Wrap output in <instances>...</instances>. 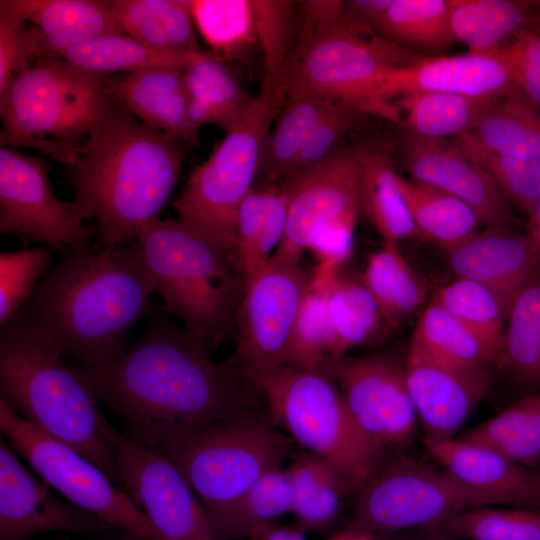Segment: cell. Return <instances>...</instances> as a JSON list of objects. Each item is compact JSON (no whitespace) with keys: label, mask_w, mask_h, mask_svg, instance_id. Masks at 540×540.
<instances>
[{"label":"cell","mask_w":540,"mask_h":540,"mask_svg":"<svg viewBox=\"0 0 540 540\" xmlns=\"http://www.w3.org/2000/svg\"><path fill=\"white\" fill-rule=\"evenodd\" d=\"M170 315L156 308L143 335L110 363L77 366L99 403L123 421V434L158 451L258 405L230 359L211 360Z\"/></svg>","instance_id":"1"},{"label":"cell","mask_w":540,"mask_h":540,"mask_svg":"<svg viewBox=\"0 0 540 540\" xmlns=\"http://www.w3.org/2000/svg\"><path fill=\"white\" fill-rule=\"evenodd\" d=\"M156 291L137 242L100 252L74 248L39 280L19 313L78 367L104 366L129 346V333Z\"/></svg>","instance_id":"2"},{"label":"cell","mask_w":540,"mask_h":540,"mask_svg":"<svg viewBox=\"0 0 540 540\" xmlns=\"http://www.w3.org/2000/svg\"><path fill=\"white\" fill-rule=\"evenodd\" d=\"M183 143L115 100L65 170L80 216L97 222L93 251L131 243L159 219L178 180Z\"/></svg>","instance_id":"3"},{"label":"cell","mask_w":540,"mask_h":540,"mask_svg":"<svg viewBox=\"0 0 540 540\" xmlns=\"http://www.w3.org/2000/svg\"><path fill=\"white\" fill-rule=\"evenodd\" d=\"M20 313L0 329V399L16 414L88 458L121 486L115 436L78 367Z\"/></svg>","instance_id":"4"},{"label":"cell","mask_w":540,"mask_h":540,"mask_svg":"<svg viewBox=\"0 0 540 540\" xmlns=\"http://www.w3.org/2000/svg\"><path fill=\"white\" fill-rule=\"evenodd\" d=\"M301 19L285 67L284 99L313 96L399 124L381 88L388 76L423 57L353 19L340 0L300 2Z\"/></svg>","instance_id":"5"},{"label":"cell","mask_w":540,"mask_h":540,"mask_svg":"<svg viewBox=\"0 0 540 540\" xmlns=\"http://www.w3.org/2000/svg\"><path fill=\"white\" fill-rule=\"evenodd\" d=\"M135 240L164 308L208 353L233 333L247 289L234 255L200 239L178 219H157Z\"/></svg>","instance_id":"6"},{"label":"cell","mask_w":540,"mask_h":540,"mask_svg":"<svg viewBox=\"0 0 540 540\" xmlns=\"http://www.w3.org/2000/svg\"><path fill=\"white\" fill-rule=\"evenodd\" d=\"M102 77L49 54L15 76L0 92L1 147H28L66 166L79 140L113 108Z\"/></svg>","instance_id":"7"},{"label":"cell","mask_w":540,"mask_h":540,"mask_svg":"<svg viewBox=\"0 0 540 540\" xmlns=\"http://www.w3.org/2000/svg\"><path fill=\"white\" fill-rule=\"evenodd\" d=\"M284 102L280 87L262 82L244 117L193 170L174 201L178 220L211 246L235 256L241 203L254 188L264 145Z\"/></svg>","instance_id":"8"},{"label":"cell","mask_w":540,"mask_h":540,"mask_svg":"<svg viewBox=\"0 0 540 540\" xmlns=\"http://www.w3.org/2000/svg\"><path fill=\"white\" fill-rule=\"evenodd\" d=\"M292 442L267 409L257 405L159 452L180 471L210 516L266 474L284 468L294 453Z\"/></svg>","instance_id":"9"},{"label":"cell","mask_w":540,"mask_h":540,"mask_svg":"<svg viewBox=\"0 0 540 540\" xmlns=\"http://www.w3.org/2000/svg\"><path fill=\"white\" fill-rule=\"evenodd\" d=\"M257 389L273 422L303 450L336 465L357 491L383 465L385 449L358 427L327 370L283 366Z\"/></svg>","instance_id":"10"},{"label":"cell","mask_w":540,"mask_h":540,"mask_svg":"<svg viewBox=\"0 0 540 540\" xmlns=\"http://www.w3.org/2000/svg\"><path fill=\"white\" fill-rule=\"evenodd\" d=\"M4 439L71 504L138 540H164L144 511L88 458L16 414L0 399Z\"/></svg>","instance_id":"11"},{"label":"cell","mask_w":540,"mask_h":540,"mask_svg":"<svg viewBox=\"0 0 540 540\" xmlns=\"http://www.w3.org/2000/svg\"><path fill=\"white\" fill-rule=\"evenodd\" d=\"M357 492L349 527L375 534L426 528L457 512L500 505L444 468L407 457L383 463Z\"/></svg>","instance_id":"12"},{"label":"cell","mask_w":540,"mask_h":540,"mask_svg":"<svg viewBox=\"0 0 540 540\" xmlns=\"http://www.w3.org/2000/svg\"><path fill=\"white\" fill-rule=\"evenodd\" d=\"M300 262H269L239 306L229 358L254 387L286 365L293 327L311 283Z\"/></svg>","instance_id":"13"},{"label":"cell","mask_w":540,"mask_h":540,"mask_svg":"<svg viewBox=\"0 0 540 540\" xmlns=\"http://www.w3.org/2000/svg\"><path fill=\"white\" fill-rule=\"evenodd\" d=\"M49 171L42 157L0 148V233L24 246L44 242L61 255L90 246L96 226H84L73 199L57 197Z\"/></svg>","instance_id":"14"},{"label":"cell","mask_w":540,"mask_h":540,"mask_svg":"<svg viewBox=\"0 0 540 540\" xmlns=\"http://www.w3.org/2000/svg\"><path fill=\"white\" fill-rule=\"evenodd\" d=\"M336 381L354 421L376 445L406 443L418 417L409 393L405 361L393 351L342 356L324 368Z\"/></svg>","instance_id":"15"},{"label":"cell","mask_w":540,"mask_h":540,"mask_svg":"<svg viewBox=\"0 0 540 540\" xmlns=\"http://www.w3.org/2000/svg\"><path fill=\"white\" fill-rule=\"evenodd\" d=\"M280 182L287 195V224L269 262H300L319 229L362 211L357 145L344 141L318 165Z\"/></svg>","instance_id":"16"},{"label":"cell","mask_w":540,"mask_h":540,"mask_svg":"<svg viewBox=\"0 0 540 540\" xmlns=\"http://www.w3.org/2000/svg\"><path fill=\"white\" fill-rule=\"evenodd\" d=\"M115 446L122 488L164 540H217L201 501L165 455L119 432Z\"/></svg>","instance_id":"17"},{"label":"cell","mask_w":540,"mask_h":540,"mask_svg":"<svg viewBox=\"0 0 540 540\" xmlns=\"http://www.w3.org/2000/svg\"><path fill=\"white\" fill-rule=\"evenodd\" d=\"M0 438V540H30L47 532L106 537L114 532L93 514L56 497Z\"/></svg>","instance_id":"18"},{"label":"cell","mask_w":540,"mask_h":540,"mask_svg":"<svg viewBox=\"0 0 540 540\" xmlns=\"http://www.w3.org/2000/svg\"><path fill=\"white\" fill-rule=\"evenodd\" d=\"M405 369L409 393L426 438H454L495 383L492 368L454 365L412 344Z\"/></svg>","instance_id":"19"},{"label":"cell","mask_w":540,"mask_h":540,"mask_svg":"<svg viewBox=\"0 0 540 540\" xmlns=\"http://www.w3.org/2000/svg\"><path fill=\"white\" fill-rule=\"evenodd\" d=\"M400 155L410 179L431 185L467 203L485 227L517 223L512 207L492 179L454 141L404 133Z\"/></svg>","instance_id":"20"},{"label":"cell","mask_w":540,"mask_h":540,"mask_svg":"<svg viewBox=\"0 0 540 540\" xmlns=\"http://www.w3.org/2000/svg\"><path fill=\"white\" fill-rule=\"evenodd\" d=\"M412 92H442L505 99L518 94L513 70L500 50L492 53L423 56L392 72L380 96L392 100Z\"/></svg>","instance_id":"21"},{"label":"cell","mask_w":540,"mask_h":540,"mask_svg":"<svg viewBox=\"0 0 540 540\" xmlns=\"http://www.w3.org/2000/svg\"><path fill=\"white\" fill-rule=\"evenodd\" d=\"M425 445L440 466L462 484L495 498L500 505L540 511V472L458 437H425Z\"/></svg>","instance_id":"22"},{"label":"cell","mask_w":540,"mask_h":540,"mask_svg":"<svg viewBox=\"0 0 540 540\" xmlns=\"http://www.w3.org/2000/svg\"><path fill=\"white\" fill-rule=\"evenodd\" d=\"M451 271L493 290L507 305L526 285L540 278L536 257L525 234L511 227L478 230L445 252Z\"/></svg>","instance_id":"23"},{"label":"cell","mask_w":540,"mask_h":540,"mask_svg":"<svg viewBox=\"0 0 540 540\" xmlns=\"http://www.w3.org/2000/svg\"><path fill=\"white\" fill-rule=\"evenodd\" d=\"M109 95L147 126L196 145L187 117L184 69L155 68L102 77Z\"/></svg>","instance_id":"24"},{"label":"cell","mask_w":540,"mask_h":540,"mask_svg":"<svg viewBox=\"0 0 540 540\" xmlns=\"http://www.w3.org/2000/svg\"><path fill=\"white\" fill-rule=\"evenodd\" d=\"M357 145L360 164L361 210L383 242L419 238L399 184L400 174L388 149L369 141Z\"/></svg>","instance_id":"25"},{"label":"cell","mask_w":540,"mask_h":540,"mask_svg":"<svg viewBox=\"0 0 540 540\" xmlns=\"http://www.w3.org/2000/svg\"><path fill=\"white\" fill-rule=\"evenodd\" d=\"M454 36L471 53H492L509 45L521 32L537 29L540 7L524 0H449Z\"/></svg>","instance_id":"26"},{"label":"cell","mask_w":540,"mask_h":540,"mask_svg":"<svg viewBox=\"0 0 540 540\" xmlns=\"http://www.w3.org/2000/svg\"><path fill=\"white\" fill-rule=\"evenodd\" d=\"M287 224V195L281 182L254 187L240 205L235 258L246 286L268 265Z\"/></svg>","instance_id":"27"},{"label":"cell","mask_w":540,"mask_h":540,"mask_svg":"<svg viewBox=\"0 0 540 540\" xmlns=\"http://www.w3.org/2000/svg\"><path fill=\"white\" fill-rule=\"evenodd\" d=\"M187 117L199 131L207 124L229 131L248 112L254 96L246 93L227 63L202 51L184 69Z\"/></svg>","instance_id":"28"},{"label":"cell","mask_w":540,"mask_h":540,"mask_svg":"<svg viewBox=\"0 0 540 540\" xmlns=\"http://www.w3.org/2000/svg\"><path fill=\"white\" fill-rule=\"evenodd\" d=\"M12 3L41 31L49 51L56 55L102 35L124 33L110 1L12 0Z\"/></svg>","instance_id":"29"},{"label":"cell","mask_w":540,"mask_h":540,"mask_svg":"<svg viewBox=\"0 0 540 540\" xmlns=\"http://www.w3.org/2000/svg\"><path fill=\"white\" fill-rule=\"evenodd\" d=\"M123 32L153 49L178 55L202 50L187 0H111Z\"/></svg>","instance_id":"30"},{"label":"cell","mask_w":540,"mask_h":540,"mask_svg":"<svg viewBox=\"0 0 540 540\" xmlns=\"http://www.w3.org/2000/svg\"><path fill=\"white\" fill-rule=\"evenodd\" d=\"M290 460L297 527L304 532L327 528L338 517L345 494L356 488L336 465L319 455L302 449Z\"/></svg>","instance_id":"31"},{"label":"cell","mask_w":540,"mask_h":540,"mask_svg":"<svg viewBox=\"0 0 540 540\" xmlns=\"http://www.w3.org/2000/svg\"><path fill=\"white\" fill-rule=\"evenodd\" d=\"M503 99L442 92H412L392 100L404 133L442 140L469 133L482 115Z\"/></svg>","instance_id":"32"},{"label":"cell","mask_w":540,"mask_h":540,"mask_svg":"<svg viewBox=\"0 0 540 540\" xmlns=\"http://www.w3.org/2000/svg\"><path fill=\"white\" fill-rule=\"evenodd\" d=\"M360 279L392 329L409 320L428 296L426 281L397 243L383 242L380 249L371 253Z\"/></svg>","instance_id":"33"},{"label":"cell","mask_w":540,"mask_h":540,"mask_svg":"<svg viewBox=\"0 0 540 540\" xmlns=\"http://www.w3.org/2000/svg\"><path fill=\"white\" fill-rule=\"evenodd\" d=\"M497 368L525 394L540 393V278L511 302Z\"/></svg>","instance_id":"34"},{"label":"cell","mask_w":540,"mask_h":540,"mask_svg":"<svg viewBox=\"0 0 540 540\" xmlns=\"http://www.w3.org/2000/svg\"><path fill=\"white\" fill-rule=\"evenodd\" d=\"M294 487L287 467L272 471L220 511L208 516L217 540L251 538L292 513Z\"/></svg>","instance_id":"35"},{"label":"cell","mask_w":540,"mask_h":540,"mask_svg":"<svg viewBox=\"0 0 540 540\" xmlns=\"http://www.w3.org/2000/svg\"><path fill=\"white\" fill-rule=\"evenodd\" d=\"M399 184L419 238L446 252L479 230L478 215L459 198L402 175Z\"/></svg>","instance_id":"36"},{"label":"cell","mask_w":540,"mask_h":540,"mask_svg":"<svg viewBox=\"0 0 540 540\" xmlns=\"http://www.w3.org/2000/svg\"><path fill=\"white\" fill-rule=\"evenodd\" d=\"M334 335L335 359L360 346L380 342L391 330L361 279L341 272L325 287Z\"/></svg>","instance_id":"37"},{"label":"cell","mask_w":540,"mask_h":540,"mask_svg":"<svg viewBox=\"0 0 540 540\" xmlns=\"http://www.w3.org/2000/svg\"><path fill=\"white\" fill-rule=\"evenodd\" d=\"M372 30L423 56L444 55L458 42L450 24L449 0H393Z\"/></svg>","instance_id":"38"},{"label":"cell","mask_w":540,"mask_h":540,"mask_svg":"<svg viewBox=\"0 0 540 540\" xmlns=\"http://www.w3.org/2000/svg\"><path fill=\"white\" fill-rule=\"evenodd\" d=\"M187 4L195 29L220 61L245 64L259 47L252 0H187Z\"/></svg>","instance_id":"39"},{"label":"cell","mask_w":540,"mask_h":540,"mask_svg":"<svg viewBox=\"0 0 540 540\" xmlns=\"http://www.w3.org/2000/svg\"><path fill=\"white\" fill-rule=\"evenodd\" d=\"M198 54L163 52L125 33H112L72 47L59 56L85 72L104 77L155 68L185 69Z\"/></svg>","instance_id":"40"},{"label":"cell","mask_w":540,"mask_h":540,"mask_svg":"<svg viewBox=\"0 0 540 540\" xmlns=\"http://www.w3.org/2000/svg\"><path fill=\"white\" fill-rule=\"evenodd\" d=\"M458 438L530 466L540 459V393H528Z\"/></svg>","instance_id":"41"},{"label":"cell","mask_w":540,"mask_h":540,"mask_svg":"<svg viewBox=\"0 0 540 540\" xmlns=\"http://www.w3.org/2000/svg\"><path fill=\"white\" fill-rule=\"evenodd\" d=\"M334 106L313 96L284 99L264 145L259 170L264 183L260 186L278 183L288 176L312 130Z\"/></svg>","instance_id":"42"},{"label":"cell","mask_w":540,"mask_h":540,"mask_svg":"<svg viewBox=\"0 0 540 540\" xmlns=\"http://www.w3.org/2000/svg\"><path fill=\"white\" fill-rule=\"evenodd\" d=\"M410 344L462 367L497 368L499 361L494 349L432 300L420 314Z\"/></svg>","instance_id":"43"},{"label":"cell","mask_w":540,"mask_h":540,"mask_svg":"<svg viewBox=\"0 0 540 540\" xmlns=\"http://www.w3.org/2000/svg\"><path fill=\"white\" fill-rule=\"evenodd\" d=\"M469 134L485 148L507 156L540 157V113L519 96L486 111Z\"/></svg>","instance_id":"44"},{"label":"cell","mask_w":540,"mask_h":540,"mask_svg":"<svg viewBox=\"0 0 540 540\" xmlns=\"http://www.w3.org/2000/svg\"><path fill=\"white\" fill-rule=\"evenodd\" d=\"M475 333L500 356L508 307L490 288L456 277L439 287L431 299Z\"/></svg>","instance_id":"45"},{"label":"cell","mask_w":540,"mask_h":540,"mask_svg":"<svg viewBox=\"0 0 540 540\" xmlns=\"http://www.w3.org/2000/svg\"><path fill=\"white\" fill-rule=\"evenodd\" d=\"M454 142L492 179L511 207L530 213L540 200V157L520 158L493 152L469 133L455 137Z\"/></svg>","instance_id":"46"},{"label":"cell","mask_w":540,"mask_h":540,"mask_svg":"<svg viewBox=\"0 0 540 540\" xmlns=\"http://www.w3.org/2000/svg\"><path fill=\"white\" fill-rule=\"evenodd\" d=\"M468 540H540V511L477 507L444 517L429 526Z\"/></svg>","instance_id":"47"},{"label":"cell","mask_w":540,"mask_h":540,"mask_svg":"<svg viewBox=\"0 0 540 540\" xmlns=\"http://www.w3.org/2000/svg\"><path fill=\"white\" fill-rule=\"evenodd\" d=\"M333 360L334 335L325 290L311 282L293 327L285 366L320 370Z\"/></svg>","instance_id":"48"},{"label":"cell","mask_w":540,"mask_h":540,"mask_svg":"<svg viewBox=\"0 0 540 540\" xmlns=\"http://www.w3.org/2000/svg\"><path fill=\"white\" fill-rule=\"evenodd\" d=\"M252 3L265 70L263 81L281 87L299 33L300 2L252 0Z\"/></svg>","instance_id":"49"},{"label":"cell","mask_w":540,"mask_h":540,"mask_svg":"<svg viewBox=\"0 0 540 540\" xmlns=\"http://www.w3.org/2000/svg\"><path fill=\"white\" fill-rule=\"evenodd\" d=\"M56 251L46 245L0 253V324L16 316L39 278L55 264Z\"/></svg>","instance_id":"50"},{"label":"cell","mask_w":540,"mask_h":540,"mask_svg":"<svg viewBox=\"0 0 540 540\" xmlns=\"http://www.w3.org/2000/svg\"><path fill=\"white\" fill-rule=\"evenodd\" d=\"M49 51L41 31L13 5L0 1V92L10 81L35 65Z\"/></svg>","instance_id":"51"},{"label":"cell","mask_w":540,"mask_h":540,"mask_svg":"<svg viewBox=\"0 0 540 540\" xmlns=\"http://www.w3.org/2000/svg\"><path fill=\"white\" fill-rule=\"evenodd\" d=\"M365 116L355 109L337 105L332 107L312 130L287 177L306 171L325 160Z\"/></svg>","instance_id":"52"},{"label":"cell","mask_w":540,"mask_h":540,"mask_svg":"<svg viewBox=\"0 0 540 540\" xmlns=\"http://www.w3.org/2000/svg\"><path fill=\"white\" fill-rule=\"evenodd\" d=\"M515 77L518 94L532 108H540V30L521 32L500 49Z\"/></svg>","instance_id":"53"},{"label":"cell","mask_w":540,"mask_h":540,"mask_svg":"<svg viewBox=\"0 0 540 540\" xmlns=\"http://www.w3.org/2000/svg\"><path fill=\"white\" fill-rule=\"evenodd\" d=\"M393 0H346V12L361 24L373 28L391 6Z\"/></svg>","instance_id":"54"},{"label":"cell","mask_w":540,"mask_h":540,"mask_svg":"<svg viewBox=\"0 0 540 540\" xmlns=\"http://www.w3.org/2000/svg\"><path fill=\"white\" fill-rule=\"evenodd\" d=\"M251 540H307L305 533L298 527L272 524L255 533Z\"/></svg>","instance_id":"55"},{"label":"cell","mask_w":540,"mask_h":540,"mask_svg":"<svg viewBox=\"0 0 540 540\" xmlns=\"http://www.w3.org/2000/svg\"><path fill=\"white\" fill-rule=\"evenodd\" d=\"M525 236L534 252L540 271V200L528 214Z\"/></svg>","instance_id":"56"},{"label":"cell","mask_w":540,"mask_h":540,"mask_svg":"<svg viewBox=\"0 0 540 540\" xmlns=\"http://www.w3.org/2000/svg\"><path fill=\"white\" fill-rule=\"evenodd\" d=\"M328 540H381L375 533L367 530L357 529L349 527L335 535Z\"/></svg>","instance_id":"57"},{"label":"cell","mask_w":540,"mask_h":540,"mask_svg":"<svg viewBox=\"0 0 540 540\" xmlns=\"http://www.w3.org/2000/svg\"><path fill=\"white\" fill-rule=\"evenodd\" d=\"M426 529L427 534L424 536H394L386 537L384 540H457L454 536L432 527H426Z\"/></svg>","instance_id":"58"},{"label":"cell","mask_w":540,"mask_h":540,"mask_svg":"<svg viewBox=\"0 0 540 540\" xmlns=\"http://www.w3.org/2000/svg\"><path fill=\"white\" fill-rule=\"evenodd\" d=\"M54 540H78V539H70V538H57V539H54ZM133 540H138V539H133Z\"/></svg>","instance_id":"59"},{"label":"cell","mask_w":540,"mask_h":540,"mask_svg":"<svg viewBox=\"0 0 540 540\" xmlns=\"http://www.w3.org/2000/svg\"><path fill=\"white\" fill-rule=\"evenodd\" d=\"M539 7H540V1H537ZM538 30H540V19H539V23H538Z\"/></svg>","instance_id":"60"}]
</instances>
